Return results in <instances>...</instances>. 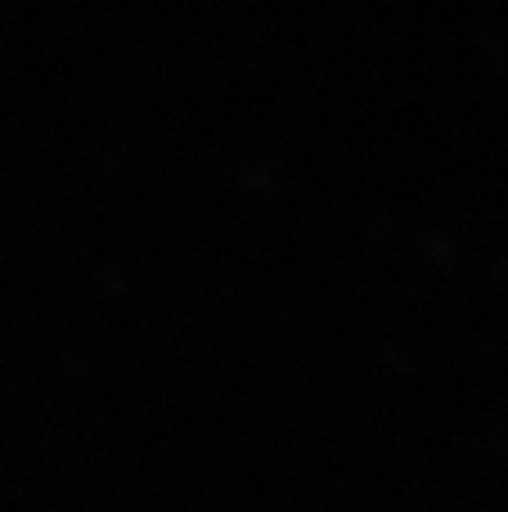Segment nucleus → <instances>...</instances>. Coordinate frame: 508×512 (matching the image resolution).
I'll return each mask as SVG.
<instances>
[]
</instances>
